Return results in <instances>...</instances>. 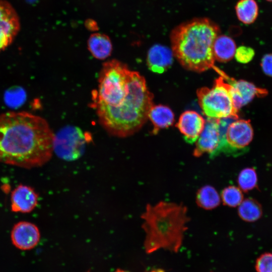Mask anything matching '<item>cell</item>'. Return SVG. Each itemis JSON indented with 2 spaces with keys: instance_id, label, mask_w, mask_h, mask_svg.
Listing matches in <instances>:
<instances>
[{
  "instance_id": "cell-1",
  "label": "cell",
  "mask_w": 272,
  "mask_h": 272,
  "mask_svg": "<svg viewBox=\"0 0 272 272\" xmlns=\"http://www.w3.org/2000/svg\"><path fill=\"white\" fill-rule=\"evenodd\" d=\"M54 133L47 121L26 111L0 114V163L30 169L51 159Z\"/></svg>"
},
{
  "instance_id": "cell-2",
  "label": "cell",
  "mask_w": 272,
  "mask_h": 272,
  "mask_svg": "<svg viewBox=\"0 0 272 272\" xmlns=\"http://www.w3.org/2000/svg\"><path fill=\"white\" fill-rule=\"evenodd\" d=\"M153 94L143 76L131 71L127 85L107 104L92 103L101 125L110 135L126 138L133 135L148 119Z\"/></svg>"
},
{
  "instance_id": "cell-3",
  "label": "cell",
  "mask_w": 272,
  "mask_h": 272,
  "mask_svg": "<svg viewBox=\"0 0 272 272\" xmlns=\"http://www.w3.org/2000/svg\"><path fill=\"white\" fill-rule=\"evenodd\" d=\"M220 28L207 18L183 23L170 35L173 55L185 69L198 73L214 69L221 76L225 73L214 65L213 47Z\"/></svg>"
},
{
  "instance_id": "cell-4",
  "label": "cell",
  "mask_w": 272,
  "mask_h": 272,
  "mask_svg": "<svg viewBox=\"0 0 272 272\" xmlns=\"http://www.w3.org/2000/svg\"><path fill=\"white\" fill-rule=\"evenodd\" d=\"M189 218L187 209L182 203L161 201L147 205L141 215L146 252L151 253L162 248L177 252L187 229Z\"/></svg>"
},
{
  "instance_id": "cell-5",
  "label": "cell",
  "mask_w": 272,
  "mask_h": 272,
  "mask_svg": "<svg viewBox=\"0 0 272 272\" xmlns=\"http://www.w3.org/2000/svg\"><path fill=\"white\" fill-rule=\"evenodd\" d=\"M231 85L221 76L215 80L211 88L202 87L197 90L198 104L208 118L238 119L230 93Z\"/></svg>"
},
{
  "instance_id": "cell-6",
  "label": "cell",
  "mask_w": 272,
  "mask_h": 272,
  "mask_svg": "<svg viewBox=\"0 0 272 272\" xmlns=\"http://www.w3.org/2000/svg\"><path fill=\"white\" fill-rule=\"evenodd\" d=\"M87 137L78 127L66 125L54 134L53 151L65 161H74L83 154Z\"/></svg>"
},
{
  "instance_id": "cell-7",
  "label": "cell",
  "mask_w": 272,
  "mask_h": 272,
  "mask_svg": "<svg viewBox=\"0 0 272 272\" xmlns=\"http://www.w3.org/2000/svg\"><path fill=\"white\" fill-rule=\"evenodd\" d=\"M227 143L233 155L241 153L251 142L253 130L249 120L235 119L228 125L226 132Z\"/></svg>"
},
{
  "instance_id": "cell-8",
  "label": "cell",
  "mask_w": 272,
  "mask_h": 272,
  "mask_svg": "<svg viewBox=\"0 0 272 272\" xmlns=\"http://www.w3.org/2000/svg\"><path fill=\"white\" fill-rule=\"evenodd\" d=\"M219 144L218 119L207 117L204 128L195 142L193 155L198 157L208 153L214 157Z\"/></svg>"
},
{
  "instance_id": "cell-9",
  "label": "cell",
  "mask_w": 272,
  "mask_h": 272,
  "mask_svg": "<svg viewBox=\"0 0 272 272\" xmlns=\"http://www.w3.org/2000/svg\"><path fill=\"white\" fill-rule=\"evenodd\" d=\"M13 245L22 250H30L39 243L40 234L34 224L26 221L19 222L13 227L11 232Z\"/></svg>"
},
{
  "instance_id": "cell-10",
  "label": "cell",
  "mask_w": 272,
  "mask_h": 272,
  "mask_svg": "<svg viewBox=\"0 0 272 272\" xmlns=\"http://www.w3.org/2000/svg\"><path fill=\"white\" fill-rule=\"evenodd\" d=\"M226 81L231 85L230 93L234 107L237 111L249 103L255 97L266 94L265 90L258 88L246 81H236L229 78Z\"/></svg>"
},
{
  "instance_id": "cell-11",
  "label": "cell",
  "mask_w": 272,
  "mask_h": 272,
  "mask_svg": "<svg viewBox=\"0 0 272 272\" xmlns=\"http://www.w3.org/2000/svg\"><path fill=\"white\" fill-rule=\"evenodd\" d=\"M206 120L197 112L187 110L183 112L176 126L183 134L184 140L189 144L195 142L203 130Z\"/></svg>"
},
{
  "instance_id": "cell-12",
  "label": "cell",
  "mask_w": 272,
  "mask_h": 272,
  "mask_svg": "<svg viewBox=\"0 0 272 272\" xmlns=\"http://www.w3.org/2000/svg\"><path fill=\"white\" fill-rule=\"evenodd\" d=\"M38 199V194L32 187L19 185L11 193V210L16 213H30L37 206Z\"/></svg>"
},
{
  "instance_id": "cell-13",
  "label": "cell",
  "mask_w": 272,
  "mask_h": 272,
  "mask_svg": "<svg viewBox=\"0 0 272 272\" xmlns=\"http://www.w3.org/2000/svg\"><path fill=\"white\" fill-rule=\"evenodd\" d=\"M173 54L166 46L155 44L149 50L147 63L149 69L157 73H162L171 65Z\"/></svg>"
},
{
  "instance_id": "cell-14",
  "label": "cell",
  "mask_w": 272,
  "mask_h": 272,
  "mask_svg": "<svg viewBox=\"0 0 272 272\" xmlns=\"http://www.w3.org/2000/svg\"><path fill=\"white\" fill-rule=\"evenodd\" d=\"M20 24L18 16L7 2L0 0V33L15 38L19 32Z\"/></svg>"
},
{
  "instance_id": "cell-15",
  "label": "cell",
  "mask_w": 272,
  "mask_h": 272,
  "mask_svg": "<svg viewBox=\"0 0 272 272\" xmlns=\"http://www.w3.org/2000/svg\"><path fill=\"white\" fill-rule=\"evenodd\" d=\"M88 49L96 59L104 60L110 56L112 51V43L110 37L101 33L90 35L87 41Z\"/></svg>"
},
{
  "instance_id": "cell-16",
  "label": "cell",
  "mask_w": 272,
  "mask_h": 272,
  "mask_svg": "<svg viewBox=\"0 0 272 272\" xmlns=\"http://www.w3.org/2000/svg\"><path fill=\"white\" fill-rule=\"evenodd\" d=\"M148 118L153 125L152 133L156 134L160 129L172 125L174 121V115L171 109L168 106L153 105L149 111Z\"/></svg>"
},
{
  "instance_id": "cell-17",
  "label": "cell",
  "mask_w": 272,
  "mask_h": 272,
  "mask_svg": "<svg viewBox=\"0 0 272 272\" xmlns=\"http://www.w3.org/2000/svg\"><path fill=\"white\" fill-rule=\"evenodd\" d=\"M236 46L234 40L225 35H218L213 47L215 60L219 62H227L235 55Z\"/></svg>"
},
{
  "instance_id": "cell-18",
  "label": "cell",
  "mask_w": 272,
  "mask_h": 272,
  "mask_svg": "<svg viewBox=\"0 0 272 272\" xmlns=\"http://www.w3.org/2000/svg\"><path fill=\"white\" fill-rule=\"evenodd\" d=\"M238 20L244 24L253 23L258 15V7L255 0H239L235 6Z\"/></svg>"
},
{
  "instance_id": "cell-19",
  "label": "cell",
  "mask_w": 272,
  "mask_h": 272,
  "mask_svg": "<svg viewBox=\"0 0 272 272\" xmlns=\"http://www.w3.org/2000/svg\"><path fill=\"white\" fill-rule=\"evenodd\" d=\"M197 205L206 210H212L220 203V196L216 189L211 185L201 187L196 193Z\"/></svg>"
},
{
  "instance_id": "cell-20",
  "label": "cell",
  "mask_w": 272,
  "mask_h": 272,
  "mask_svg": "<svg viewBox=\"0 0 272 272\" xmlns=\"http://www.w3.org/2000/svg\"><path fill=\"white\" fill-rule=\"evenodd\" d=\"M238 215L244 221L254 222L262 216L260 205L252 198H246L241 202L238 208Z\"/></svg>"
},
{
  "instance_id": "cell-21",
  "label": "cell",
  "mask_w": 272,
  "mask_h": 272,
  "mask_svg": "<svg viewBox=\"0 0 272 272\" xmlns=\"http://www.w3.org/2000/svg\"><path fill=\"white\" fill-rule=\"evenodd\" d=\"M257 177L255 169L246 168L240 172L238 176L239 188L246 192L254 189L257 185Z\"/></svg>"
},
{
  "instance_id": "cell-22",
  "label": "cell",
  "mask_w": 272,
  "mask_h": 272,
  "mask_svg": "<svg viewBox=\"0 0 272 272\" xmlns=\"http://www.w3.org/2000/svg\"><path fill=\"white\" fill-rule=\"evenodd\" d=\"M221 197L224 204L231 207L239 206L243 200L241 190L233 185L228 186L222 190Z\"/></svg>"
},
{
  "instance_id": "cell-23",
  "label": "cell",
  "mask_w": 272,
  "mask_h": 272,
  "mask_svg": "<svg viewBox=\"0 0 272 272\" xmlns=\"http://www.w3.org/2000/svg\"><path fill=\"white\" fill-rule=\"evenodd\" d=\"M255 268L256 272H272V252L261 254L256 260Z\"/></svg>"
},
{
  "instance_id": "cell-24",
  "label": "cell",
  "mask_w": 272,
  "mask_h": 272,
  "mask_svg": "<svg viewBox=\"0 0 272 272\" xmlns=\"http://www.w3.org/2000/svg\"><path fill=\"white\" fill-rule=\"evenodd\" d=\"M254 53V51L252 48L246 46H241L236 48L234 56L238 61L245 63L252 60Z\"/></svg>"
},
{
  "instance_id": "cell-25",
  "label": "cell",
  "mask_w": 272,
  "mask_h": 272,
  "mask_svg": "<svg viewBox=\"0 0 272 272\" xmlns=\"http://www.w3.org/2000/svg\"><path fill=\"white\" fill-rule=\"evenodd\" d=\"M262 71L267 76L272 77V53L264 55L261 62Z\"/></svg>"
},
{
  "instance_id": "cell-26",
  "label": "cell",
  "mask_w": 272,
  "mask_h": 272,
  "mask_svg": "<svg viewBox=\"0 0 272 272\" xmlns=\"http://www.w3.org/2000/svg\"><path fill=\"white\" fill-rule=\"evenodd\" d=\"M85 26L88 30L92 32L97 31L99 28L97 22L91 19L85 21Z\"/></svg>"
},
{
  "instance_id": "cell-27",
  "label": "cell",
  "mask_w": 272,
  "mask_h": 272,
  "mask_svg": "<svg viewBox=\"0 0 272 272\" xmlns=\"http://www.w3.org/2000/svg\"><path fill=\"white\" fill-rule=\"evenodd\" d=\"M115 272H129V271L124 270H122V269H117Z\"/></svg>"
},
{
  "instance_id": "cell-28",
  "label": "cell",
  "mask_w": 272,
  "mask_h": 272,
  "mask_svg": "<svg viewBox=\"0 0 272 272\" xmlns=\"http://www.w3.org/2000/svg\"><path fill=\"white\" fill-rule=\"evenodd\" d=\"M266 1H268V2H272V0H266Z\"/></svg>"
}]
</instances>
